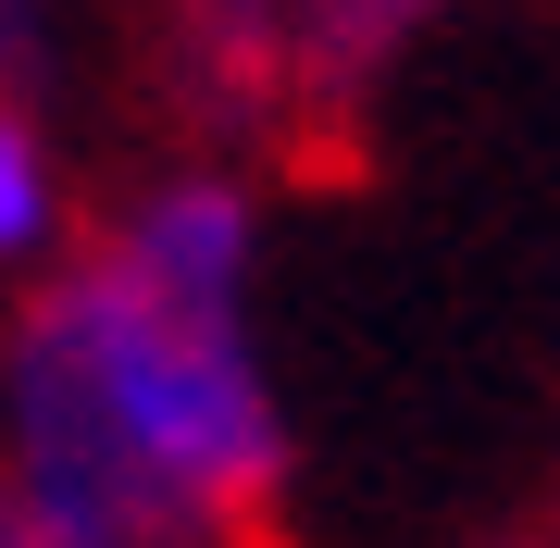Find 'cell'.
<instances>
[{"label":"cell","instance_id":"cell-3","mask_svg":"<svg viewBox=\"0 0 560 548\" xmlns=\"http://www.w3.org/2000/svg\"><path fill=\"white\" fill-rule=\"evenodd\" d=\"M448 13L460 0H287V125L300 138H349L436 50Z\"/></svg>","mask_w":560,"mask_h":548},{"label":"cell","instance_id":"cell-1","mask_svg":"<svg viewBox=\"0 0 560 548\" xmlns=\"http://www.w3.org/2000/svg\"><path fill=\"white\" fill-rule=\"evenodd\" d=\"M275 200L237 150H175L0 312V524L38 548H249L287 499L261 362Z\"/></svg>","mask_w":560,"mask_h":548},{"label":"cell","instance_id":"cell-4","mask_svg":"<svg viewBox=\"0 0 560 548\" xmlns=\"http://www.w3.org/2000/svg\"><path fill=\"white\" fill-rule=\"evenodd\" d=\"M75 237L88 224H75V163H62L50 101L0 88V287H38Z\"/></svg>","mask_w":560,"mask_h":548},{"label":"cell","instance_id":"cell-5","mask_svg":"<svg viewBox=\"0 0 560 548\" xmlns=\"http://www.w3.org/2000/svg\"><path fill=\"white\" fill-rule=\"evenodd\" d=\"M0 88H25V101L62 88V0H0Z\"/></svg>","mask_w":560,"mask_h":548},{"label":"cell","instance_id":"cell-6","mask_svg":"<svg viewBox=\"0 0 560 548\" xmlns=\"http://www.w3.org/2000/svg\"><path fill=\"white\" fill-rule=\"evenodd\" d=\"M486 548H560V524H511V536H486Z\"/></svg>","mask_w":560,"mask_h":548},{"label":"cell","instance_id":"cell-2","mask_svg":"<svg viewBox=\"0 0 560 548\" xmlns=\"http://www.w3.org/2000/svg\"><path fill=\"white\" fill-rule=\"evenodd\" d=\"M150 75L175 125H200V150L287 138V0H138Z\"/></svg>","mask_w":560,"mask_h":548}]
</instances>
